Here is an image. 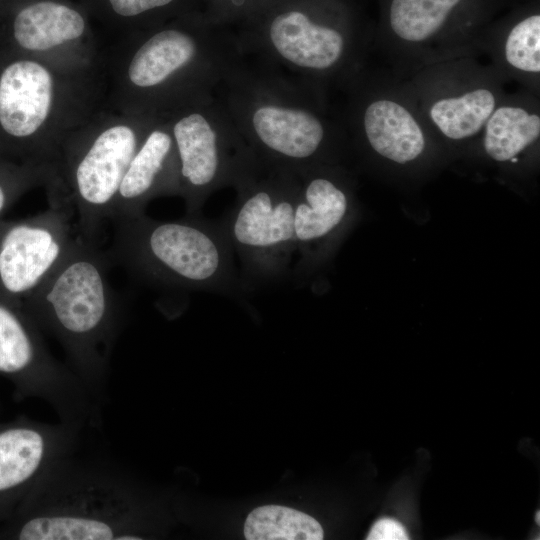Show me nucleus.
Here are the masks:
<instances>
[{
    "mask_svg": "<svg viewBox=\"0 0 540 540\" xmlns=\"http://www.w3.org/2000/svg\"><path fill=\"white\" fill-rule=\"evenodd\" d=\"M0 373L17 377L26 392L46 402L61 422L81 430L98 422L100 404L68 364L51 354L30 316L2 296Z\"/></svg>",
    "mask_w": 540,
    "mask_h": 540,
    "instance_id": "obj_11",
    "label": "nucleus"
},
{
    "mask_svg": "<svg viewBox=\"0 0 540 540\" xmlns=\"http://www.w3.org/2000/svg\"><path fill=\"white\" fill-rule=\"evenodd\" d=\"M45 189V211L0 223V296L20 307L62 262L76 238L74 209L61 184Z\"/></svg>",
    "mask_w": 540,
    "mask_h": 540,
    "instance_id": "obj_12",
    "label": "nucleus"
},
{
    "mask_svg": "<svg viewBox=\"0 0 540 540\" xmlns=\"http://www.w3.org/2000/svg\"><path fill=\"white\" fill-rule=\"evenodd\" d=\"M81 429L59 422H26L0 430V495L28 492L58 461L75 451Z\"/></svg>",
    "mask_w": 540,
    "mask_h": 540,
    "instance_id": "obj_14",
    "label": "nucleus"
},
{
    "mask_svg": "<svg viewBox=\"0 0 540 540\" xmlns=\"http://www.w3.org/2000/svg\"><path fill=\"white\" fill-rule=\"evenodd\" d=\"M98 70L72 71L14 52L0 65L2 141L25 163L57 168L65 139L100 109Z\"/></svg>",
    "mask_w": 540,
    "mask_h": 540,
    "instance_id": "obj_4",
    "label": "nucleus"
},
{
    "mask_svg": "<svg viewBox=\"0 0 540 540\" xmlns=\"http://www.w3.org/2000/svg\"><path fill=\"white\" fill-rule=\"evenodd\" d=\"M162 116L173 138L179 196L187 214H197L218 188L234 186L257 161L213 93L183 103Z\"/></svg>",
    "mask_w": 540,
    "mask_h": 540,
    "instance_id": "obj_9",
    "label": "nucleus"
},
{
    "mask_svg": "<svg viewBox=\"0 0 540 540\" xmlns=\"http://www.w3.org/2000/svg\"><path fill=\"white\" fill-rule=\"evenodd\" d=\"M362 125L370 147L393 162L408 163L424 150L421 127L409 110L396 101L378 99L369 103Z\"/></svg>",
    "mask_w": 540,
    "mask_h": 540,
    "instance_id": "obj_17",
    "label": "nucleus"
},
{
    "mask_svg": "<svg viewBox=\"0 0 540 540\" xmlns=\"http://www.w3.org/2000/svg\"><path fill=\"white\" fill-rule=\"evenodd\" d=\"M295 172L294 235L296 251L305 262L315 245L344 222L349 202L345 191L329 177L313 173L312 168Z\"/></svg>",
    "mask_w": 540,
    "mask_h": 540,
    "instance_id": "obj_16",
    "label": "nucleus"
},
{
    "mask_svg": "<svg viewBox=\"0 0 540 540\" xmlns=\"http://www.w3.org/2000/svg\"><path fill=\"white\" fill-rule=\"evenodd\" d=\"M504 54L514 68L538 74L540 72V16L531 15L517 23L509 32Z\"/></svg>",
    "mask_w": 540,
    "mask_h": 540,
    "instance_id": "obj_23",
    "label": "nucleus"
},
{
    "mask_svg": "<svg viewBox=\"0 0 540 540\" xmlns=\"http://www.w3.org/2000/svg\"><path fill=\"white\" fill-rule=\"evenodd\" d=\"M239 52H257L265 71L294 84L337 68L348 49L343 28L320 14L316 0H272L259 13L234 29Z\"/></svg>",
    "mask_w": 540,
    "mask_h": 540,
    "instance_id": "obj_10",
    "label": "nucleus"
},
{
    "mask_svg": "<svg viewBox=\"0 0 540 540\" xmlns=\"http://www.w3.org/2000/svg\"><path fill=\"white\" fill-rule=\"evenodd\" d=\"M323 535L317 520L280 505L254 509L244 524V536L248 540H321Z\"/></svg>",
    "mask_w": 540,
    "mask_h": 540,
    "instance_id": "obj_21",
    "label": "nucleus"
},
{
    "mask_svg": "<svg viewBox=\"0 0 540 540\" xmlns=\"http://www.w3.org/2000/svg\"><path fill=\"white\" fill-rule=\"evenodd\" d=\"M20 540H142L144 496L125 471L73 454L54 464L28 493Z\"/></svg>",
    "mask_w": 540,
    "mask_h": 540,
    "instance_id": "obj_3",
    "label": "nucleus"
},
{
    "mask_svg": "<svg viewBox=\"0 0 540 540\" xmlns=\"http://www.w3.org/2000/svg\"><path fill=\"white\" fill-rule=\"evenodd\" d=\"M535 520H536V523L539 525L540 524V512L539 511H537V513H536Z\"/></svg>",
    "mask_w": 540,
    "mask_h": 540,
    "instance_id": "obj_26",
    "label": "nucleus"
},
{
    "mask_svg": "<svg viewBox=\"0 0 540 540\" xmlns=\"http://www.w3.org/2000/svg\"><path fill=\"white\" fill-rule=\"evenodd\" d=\"M84 7L125 35L199 10V0H86Z\"/></svg>",
    "mask_w": 540,
    "mask_h": 540,
    "instance_id": "obj_18",
    "label": "nucleus"
},
{
    "mask_svg": "<svg viewBox=\"0 0 540 540\" xmlns=\"http://www.w3.org/2000/svg\"><path fill=\"white\" fill-rule=\"evenodd\" d=\"M178 162L169 125L158 115L130 160L109 219L113 222L144 213L159 196H179Z\"/></svg>",
    "mask_w": 540,
    "mask_h": 540,
    "instance_id": "obj_15",
    "label": "nucleus"
},
{
    "mask_svg": "<svg viewBox=\"0 0 540 540\" xmlns=\"http://www.w3.org/2000/svg\"><path fill=\"white\" fill-rule=\"evenodd\" d=\"M272 0H199V8L210 20L236 29Z\"/></svg>",
    "mask_w": 540,
    "mask_h": 540,
    "instance_id": "obj_24",
    "label": "nucleus"
},
{
    "mask_svg": "<svg viewBox=\"0 0 540 540\" xmlns=\"http://www.w3.org/2000/svg\"><path fill=\"white\" fill-rule=\"evenodd\" d=\"M461 0H392L389 21L394 34L409 43L435 35Z\"/></svg>",
    "mask_w": 540,
    "mask_h": 540,
    "instance_id": "obj_22",
    "label": "nucleus"
},
{
    "mask_svg": "<svg viewBox=\"0 0 540 540\" xmlns=\"http://www.w3.org/2000/svg\"><path fill=\"white\" fill-rule=\"evenodd\" d=\"M97 241L76 236L62 262L21 307L63 347L68 366L100 404L122 310Z\"/></svg>",
    "mask_w": 540,
    "mask_h": 540,
    "instance_id": "obj_2",
    "label": "nucleus"
},
{
    "mask_svg": "<svg viewBox=\"0 0 540 540\" xmlns=\"http://www.w3.org/2000/svg\"><path fill=\"white\" fill-rule=\"evenodd\" d=\"M14 52L72 71L98 70L88 11L67 0H28L11 21Z\"/></svg>",
    "mask_w": 540,
    "mask_h": 540,
    "instance_id": "obj_13",
    "label": "nucleus"
},
{
    "mask_svg": "<svg viewBox=\"0 0 540 540\" xmlns=\"http://www.w3.org/2000/svg\"><path fill=\"white\" fill-rule=\"evenodd\" d=\"M155 118L99 109L65 139L57 175L83 238L97 241L126 168Z\"/></svg>",
    "mask_w": 540,
    "mask_h": 540,
    "instance_id": "obj_7",
    "label": "nucleus"
},
{
    "mask_svg": "<svg viewBox=\"0 0 540 540\" xmlns=\"http://www.w3.org/2000/svg\"><path fill=\"white\" fill-rule=\"evenodd\" d=\"M110 260L168 287L230 292L233 249L221 223L197 214L160 221L145 213L114 222Z\"/></svg>",
    "mask_w": 540,
    "mask_h": 540,
    "instance_id": "obj_5",
    "label": "nucleus"
},
{
    "mask_svg": "<svg viewBox=\"0 0 540 540\" xmlns=\"http://www.w3.org/2000/svg\"><path fill=\"white\" fill-rule=\"evenodd\" d=\"M540 118L517 106H501L485 123L484 149L498 162L513 159L538 140Z\"/></svg>",
    "mask_w": 540,
    "mask_h": 540,
    "instance_id": "obj_20",
    "label": "nucleus"
},
{
    "mask_svg": "<svg viewBox=\"0 0 540 540\" xmlns=\"http://www.w3.org/2000/svg\"><path fill=\"white\" fill-rule=\"evenodd\" d=\"M110 68V108L163 115L212 94L238 65L235 32L199 10L125 35Z\"/></svg>",
    "mask_w": 540,
    "mask_h": 540,
    "instance_id": "obj_1",
    "label": "nucleus"
},
{
    "mask_svg": "<svg viewBox=\"0 0 540 540\" xmlns=\"http://www.w3.org/2000/svg\"><path fill=\"white\" fill-rule=\"evenodd\" d=\"M223 83L227 94L220 101L259 162L293 171L312 168L327 130L299 85L265 70L245 72L238 65Z\"/></svg>",
    "mask_w": 540,
    "mask_h": 540,
    "instance_id": "obj_6",
    "label": "nucleus"
},
{
    "mask_svg": "<svg viewBox=\"0 0 540 540\" xmlns=\"http://www.w3.org/2000/svg\"><path fill=\"white\" fill-rule=\"evenodd\" d=\"M234 187L235 205L221 222L232 249L249 276L278 278L296 253V172L257 160Z\"/></svg>",
    "mask_w": 540,
    "mask_h": 540,
    "instance_id": "obj_8",
    "label": "nucleus"
},
{
    "mask_svg": "<svg viewBox=\"0 0 540 540\" xmlns=\"http://www.w3.org/2000/svg\"><path fill=\"white\" fill-rule=\"evenodd\" d=\"M495 109V95L488 89L477 88L437 100L429 115L444 136L462 140L478 133Z\"/></svg>",
    "mask_w": 540,
    "mask_h": 540,
    "instance_id": "obj_19",
    "label": "nucleus"
},
{
    "mask_svg": "<svg viewBox=\"0 0 540 540\" xmlns=\"http://www.w3.org/2000/svg\"><path fill=\"white\" fill-rule=\"evenodd\" d=\"M366 539L407 540L409 536L405 527L399 521L391 518H382L374 523Z\"/></svg>",
    "mask_w": 540,
    "mask_h": 540,
    "instance_id": "obj_25",
    "label": "nucleus"
}]
</instances>
